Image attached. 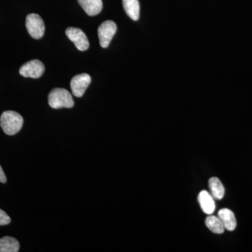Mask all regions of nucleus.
Segmentation results:
<instances>
[{"label": "nucleus", "instance_id": "9b49d317", "mask_svg": "<svg viewBox=\"0 0 252 252\" xmlns=\"http://www.w3.org/2000/svg\"><path fill=\"white\" fill-rule=\"evenodd\" d=\"M123 6L126 14L131 19L135 21H138L140 11L138 0H123Z\"/></svg>", "mask_w": 252, "mask_h": 252}, {"label": "nucleus", "instance_id": "4468645a", "mask_svg": "<svg viewBox=\"0 0 252 252\" xmlns=\"http://www.w3.org/2000/svg\"><path fill=\"white\" fill-rule=\"evenodd\" d=\"M205 224L215 234H222L224 233V226L219 217L210 215L205 220Z\"/></svg>", "mask_w": 252, "mask_h": 252}, {"label": "nucleus", "instance_id": "1a4fd4ad", "mask_svg": "<svg viewBox=\"0 0 252 252\" xmlns=\"http://www.w3.org/2000/svg\"><path fill=\"white\" fill-rule=\"evenodd\" d=\"M218 217L221 220L225 229L233 231L236 228L237 220L234 213L229 209L223 208L218 212Z\"/></svg>", "mask_w": 252, "mask_h": 252}, {"label": "nucleus", "instance_id": "f8f14e48", "mask_svg": "<svg viewBox=\"0 0 252 252\" xmlns=\"http://www.w3.org/2000/svg\"><path fill=\"white\" fill-rule=\"evenodd\" d=\"M209 187H210L211 194L214 198L216 200H221L223 198L225 189L220 179L217 177L210 178L209 180Z\"/></svg>", "mask_w": 252, "mask_h": 252}, {"label": "nucleus", "instance_id": "dca6fc26", "mask_svg": "<svg viewBox=\"0 0 252 252\" xmlns=\"http://www.w3.org/2000/svg\"><path fill=\"white\" fill-rule=\"evenodd\" d=\"M0 182L3 184H5L6 182V175H5L4 170H3L1 165H0Z\"/></svg>", "mask_w": 252, "mask_h": 252}, {"label": "nucleus", "instance_id": "6e6552de", "mask_svg": "<svg viewBox=\"0 0 252 252\" xmlns=\"http://www.w3.org/2000/svg\"><path fill=\"white\" fill-rule=\"evenodd\" d=\"M198 203L202 210L207 215H210L214 213L216 209L215 198L212 194L207 190H202L198 195Z\"/></svg>", "mask_w": 252, "mask_h": 252}, {"label": "nucleus", "instance_id": "ddd939ff", "mask_svg": "<svg viewBox=\"0 0 252 252\" xmlns=\"http://www.w3.org/2000/svg\"><path fill=\"white\" fill-rule=\"evenodd\" d=\"M20 244L16 239L11 237H4L0 239V252H17Z\"/></svg>", "mask_w": 252, "mask_h": 252}, {"label": "nucleus", "instance_id": "7ed1b4c3", "mask_svg": "<svg viewBox=\"0 0 252 252\" xmlns=\"http://www.w3.org/2000/svg\"><path fill=\"white\" fill-rule=\"evenodd\" d=\"M26 28L28 33L34 39H41L45 32L44 21L39 15L31 14L26 18Z\"/></svg>", "mask_w": 252, "mask_h": 252}, {"label": "nucleus", "instance_id": "39448f33", "mask_svg": "<svg viewBox=\"0 0 252 252\" xmlns=\"http://www.w3.org/2000/svg\"><path fill=\"white\" fill-rule=\"evenodd\" d=\"M45 71V67L42 62L39 60H33L23 64L20 68L19 73L24 77L38 79L41 77Z\"/></svg>", "mask_w": 252, "mask_h": 252}, {"label": "nucleus", "instance_id": "0eeeda50", "mask_svg": "<svg viewBox=\"0 0 252 252\" xmlns=\"http://www.w3.org/2000/svg\"><path fill=\"white\" fill-rule=\"evenodd\" d=\"M91 82V77L89 74H78L72 78L71 80V90L74 96L78 97H82L85 94L86 89H88Z\"/></svg>", "mask_w": 252, "mask_h": 252}, {"label": "nucleus", "instance_id": "f03ea898", "mask_svg": "<svg viewBox=\"0 0 252 252\" xmlns=\"http://www.w3.org/2000/svg\"><path fill=\"white\" fill-rule=\"evenodd\" d=\"M49 104L53 109L72 108L74 100L72 94L64 89H54L50 92Z\"/></svg>", "mask_w": 252, "mask_h": 252}, {"label": "nucleus", "instance_id": "423d86ee", "mask_svg": "<svg viewBox=\"0 0 252 252\" xmlns=\"http://www.w3.org/2000/svg\"><path fill=\"white\" fill-rule=\"evenodd\" d=\"M66 35L74 43L78 50L86 51L89 48V41L85 33L79 28H68L65 31Z\"/></svg>", "mask_w": 252, "mask_h": 252}, {"label": "nucleus", "instance_id": "20e7f679", "mask_svg": "<svg viewBox=\"0 0 252 252\" xmlns=\"http://www.w3.org/2000/svg\"><path fill=\"white\" fill-rule=\"evenodd\" d=\"M117 31V25L112 21H104L99 26L97 32H98L99 44L102 48L104 49L108 47Z\"/></svg>", "mask_w": 252, "mask_h": 252}, {"label": "nucleus", "instance_id": "2eb2a0df", "mask_svg": "<svg viewBox=\"0 0 252 252\" xmlns=\"http://www.w3.org/2000/svg\"><path fill=\"white\" fill-rule=\"evenodd\" d=\"M11 223L9 215L0 209V225H6Z\"/></svg>", "mask_w": 252, "mask_h": 252}, {"label": "nucleus", "instance_id": "9d476101", "mask_svg": "<svg viewBox=\"0 0 252 252\" xmlns=\"http://www.w3.org/2000/svg\"><path fill=\"white\" fill-rule=\"evenodd\" d=\"M78 2L86 14L91 16L99 14L103 7L102 0H78Z\"/></svg>", "mask_w": 252, "mask_h": 252}, {"label": "nucleus", "instance_id": "f257e3e1", "mask_svg": "<svg viewBox=\"0 0 252 252\" xmlns=\"http://www.w3.org/2000/svg\"><path fill=\"white\" fill-rule=\"evenodd\" d=\"M23 119L22 116L14 111L3 112L0 118V125L4 133L14 135L22 128Z\"/></svg>", "mask_w": 252, "mask_h": 252}]
</instances>
